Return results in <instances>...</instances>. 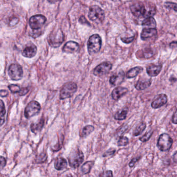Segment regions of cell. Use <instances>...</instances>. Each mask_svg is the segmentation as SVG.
<instances>
[{
	"instance_id": "cell-1",
	"label": "cell",
	"mask_w": 177,
	"mask_h": 177,
	"mask_svg": "<svg viewBox=\"0 0 177 177\" xmlns=\"http://www.w3.org/2000/svg\"><path fill=\"white\" fill-rule=\"evenodd\" d=\"M130 10L132 14L137 17H152L155 14V8H150L146 9L145 5L142 2H138L133 4L130 6Z\"/></svg>"
},
{
	"instance_id": "cell-2",
	"label": "cell",
	"mask_w": 177,
	"mask_h": 177,
	"mask_svg": "<svg viewBox=\"0 0 177 177\" xmlns=\"http://www.w3.org/2000/svg\"><path fill=\"white\" fill-rule=\"evenodd\" d=\"M101 38L98 34H95L89 37L87 42V49L90 55L97 54L101 49Z\"/></svg>"
},
{
	"instance_id": "cell-3",
	"label": "cell",
	"mask_w": 177,
	"mask_h": 177,
	"mask_svg": "<svg viewBox=\"0 0 177 177\" xmlns=\"http://www.w3.org/2000/svg\"><path fill=\"white\" fill-rule=\"evenodd\" d=\"M64 41L63 32L60 29L54 30L48 37V43L52 47L57 48L61 45Z\"/></svg>"
},
{
	"instance_id": "cell-4",
	"label": "cell",
	"mask_w": 177,
	"mask_h": 177,
	"mask_svg": "<svg viewBox=\"0 0 177 177\" xmlns=\"http://www.w3.org/2000/svg\"><path fill=\"white\" fill-rule=\"evenodd\" d=\"M104 11L97 5L91 6L88 13V18L92 22L96 23H101L105 19Z\"/></svg>"
},
{
	"instance_id": "cell-5",
	"label": "cell",
	"mask_w": 177,
	"mask_h": 177,
	"mask_svg": "<svg viewBox=\"0 0 177 177\" xmlns=\"http://www.w3.org/2000/svg\"><path fill=\"white\" fill-rule=\"evenodd\" d=\"M77 89V85L73 82H68L62 87L60 92V100H65L72 97Z\"/></svg>"
},
{
	"instance_id": "cell-6",
	"label": "cell",
	"mask_w": 177,
	"mask_h": 177,
	"mask_svg": "<svg viewBox=\"0 0 177 177\" xmlns=\"http://www.w3.org/2000/svg\"><path fill=\"white\" fill-rule=\"evenodd\" d=\"M173 143V139L168 134L164 133L160 136L157 146L160 151H167L171 148Z\"/></svg>"
},
{
	"instance_id": "cell-7",
	"label": "cell",
	"mask_w": 177,
	"mask_h": 177,
	"mask_svg": "<svg viewBox=\"0 0 177 177\" xmlns=\"http://www.w3.org/2000/svg\"><path fill=\"white\" fill-rule=\"evenodd\" d=\"M8 74L12 80L18 81L22 78L23 69L18 64H12L8 69Z\"/></svg>"
},
{
	"instance_id": "cell-8",
	"label": "cell",
	"mask_w": 177,
	"mask_h": 177,
	"mask_svg": "<svg viewBox=\"0 0 177 177\" xmlns=\"http://www.w3.org/2000/svg\"><path fill=\"white\" fill-rule=\"evenodd\" d=\"M41 108V105L39 102L34 100L31 101L25 108V117L27 119H30L36 116L40 113Z\"/></svg>"
},
{
	"instance_id": "cell-9",
	"label": "cell",
	"mask_w": 177,
	"mask_h": 177,
	"mask_svg": "<svg viewBox=\"0 0 177 177\" xmlns=\"http://www.w3.org/2000/svg\"><path fill=\"white\" fill-rule=\"evenodd\" d=\"M68 160L70 166L73 168H77L83 162V153L80 150H76L70 155Z\"/></svg>"
},
{
	"instance_id": "cell-10",
	"label": "cell",
	"mask_w": 177,
	"mask_h": 177,
	"mask_svg": "<svg viewBox=\"0 0 177 177\" xmlns=\"http://www.w3.org/2000/svg\"><path fill=\"white\" fill-rule=\"evenodd\" d=\"M46 21V17L42 15H37L31 17L29 21L30 28L34 30L40 29Z\"/></svg>"
},
{
	"instance_id": "cell-11",
	"label": "cell",
	"mask_w": 177,
	"mask_h": 177,
	"mask_svg": "<svg viewBox=\"0 0 177 177\" xmlns=\"http://www.w3.org/2000/svg\"><path fill=\"white\" fill-rule=\"evenodd\" d=\"M112 64L109 62H105L96 67L94 70V75L101 77L108 74L111 71Z\"/></svg>"
},
{
	"instance_id": "cell-12",
	"label": "cell",
	"mask_w": 177,
	"mask_h": 177,
	"mask_svg": "<svg viewBox=\"0 0 177 177\" xmlns=\"http://www.w3.org/2000/svg\"><path fill=\"white\" fill-rule=\"evenodd\" d=\"M168 97L165 94H160L155 96L151 103V107L154 109H158L166 104Z\"/></svg>"
},
{
	"instance_id": "cell-13",
	"label": "cell",
	"mask_w": 177,
	"mask_h": 177,
	"mask_svg": "<svg viewBox=\"0 0 177 177\" xmlns=\"http://www.w3.org/2000/svg\"><path fill=\"white\" fill-rule=\"evenodd\" d=\"M80 49L79 44L74 41H69L62 48V51L66 54H73L77 53Z\"/></svg>"
},
{
	"instance_id": "cell-14",
	"label": "cell",
	"mask_w": 177,
	"mask_h": 177,
	"mask_svg": "<svg viewBox=\"0 0 177 177\" xmlns=\"http://www.w3.org/2000/svg\"><path fill=\"white\" fill-rule=\"evenodd\" d=\"M162 69V65L150 64L146 68V72L149 76L155 77L160 73Z\"/></svg>"
},
{
	"instance_id": "cell-15",
	"label": "cell",
	"mask_w": 177,
	"mask_h": 177,
	"mask_svg": "<svg viewBox=\"0 0 177 177\" xmlns=\"http://www.w3.org/2000/svg\"><path fill=\"white\" fill-rule=\"evenodd\" d=\"M37 53V48L34 44H30L26 47L22 51L23 57L28 58H31L36 56Z\"/></svg>"
},
{
	"instance_id": "cell-16",
	"label": "cell",
	"mask_w": 177,
	"mask_h": 177,
	"mask_svg": "<svg viewBox=\"0 0 177 177\" xmlns=\"http://www.w3.org/2000/svg\"><path fill=\"white\" fill-rule=\"evenodd\" d=\"M128 92V90L127 88L122 86H118L113 90L111 95L114 100H117L124 95H125Z\"/></svg>"
},
{
	"instance_id": "cell-17",
	"label": "cell",
	"mask_w": 177,
	"mask_h": 177,
	"mask_svg": "<svg viewBox=\"0 0 177 177\" xmlns=\"http://www.w3.org/2000/svg\"><path fill=\"white\" fill-rule=\"evenodd\" d=\"M157 34V30L155 28H145L142 30L141 33V39L146 40Z\"/></svg>"
},
{
	"instance_id": "cell-18",
	"label": "cell",
	"mask_w": 177,
	"mask_h": 177,
	"mask_svg": "<svg viewBox=\"0 0 177 177\" xmlns=\"http://www.w3.org/2000/svg\"><path fill=\"white\" fill-rule=\"evenodd\" d=\"M152 82L151 79L141 78L136 82L135 87L138 90H143L151 86Z\"/></svg>"
},
{
	"instance_id": "cell-19",
	"label": "cell",
	"mask_w": 177,
	"mask_h": 177,
	"mask_svg": "<svg viewBox=\"0 0 177 177\" xmlns=\"http://www.w3.org/2000/svg\"><path fill=\"white\" fill-rule=\"evenodd\" d=\"M124 76L125 74L123 71H120L118 74H114L110 78V83L113 86L117 85V84L119 83H120L123 80Z\"/></svg>"
},
{
	"instance_id": "cell-20",
	"label": "cell",
	"mask_w": 177,
	"mask_h": 177,
	"mask_svg": "<svg viewBox=\"0 0 177 177\" xmlns=\"http://www.w3.org/2000/svg\"><path fill=\"white\" fill-rule=\"evenodd\" d=\"M143 71V68L141 66H136L135 68H133L127 72L126 74V77L127 78H133L136 77L139 74L142 72Z\"/></svg>"
},
{
	"instance_id": "cell-21",
	"label": "cell",
	"mask_w": 177,
	"mask_h": 177,
	"mask_svg": "<svg viewBox=\"0 0 177 177\" xmlns=\"http://www.w3.org/2000/svg\"><path fill=\"white\" fill-rule=\"evenodd\" d=\"M67 165L66 161L63 157H59L56 159L54 163L55 168L58 170H61L66 168Z\"/></svg>"
},
{
	"instance_id": "cell-22",
	"label": "cell",
	"mask_w": 177,
	"mask_h": 177,
	"mask_svg": "<svg viewBox=\"0 0 177 177\" xmlns=\"http://www.w3.org/2000/svg\"><path fill=\"white\" fill-rule=\"evenodd\" d=\"M128 112V108L126 107V108H123L116 113L114 115V119L116 120H119V121L125 120V119L126 118L127 114Z\"/></svg>"
},
{
	"instance_id": "cell-23",
	"label": "cell",
	"mask_w": 177,
	"mask_h": 177,
	"mask_svg": "<svg viewBox=\"0 0 177 177\" xmlns=\"http://www.w3.org/2000/svg\"><path fill=\"white\" fill-rule=\"evenodd\" d=\"M44 124V119H41L37 123H32L31 125V131L34 133H37L41 131Z\"/></svg>"
},
{
	"instance_id": "cell-24",
	"label": "cell",
	"mask_w": 177,
	"mask_h": 177,
	"mask_svg": "<svg viewBox=\"0 0 177 177\" xmlns=\"http://www.w3.org/2000/svg\"><path fill=\"white\" fill-rule=\"evenodd\" d=\"M142 25L144 26H148L149 28H155L156 22L152 17H147L142 22Z\"/></svg>"
},
{
	"instance_id": "cell-25",
	"label": "cell",
	"mask_w": 177,
	"mask_h": 177,
	"mask_svg": "<svg viewBox=\"0 0 177 177\" xmlns=\"http://www.w3.org/2000/svg\"><path fill=\"white\" fill-rule=\"evenodd\" d=\"M146 127V123L144 122H141L135 127V129L133 132V135L134 136H138L141 134L143 131H145Z\"/></svg>"
},
{
	"instance_id": "cell-26",
	"label": "cell",
	"mask_w": 177,
	"mask_h": 177,
	"mask_svg": "<svg viewBox=\"0 0 177 177\" xmlns=\"http://www.w3.org/2000/svg\"><path fill=\"white\" fill-rule=\"evenodd\" d=\"M94 164L93 161H88L86 162L82 165L81 167V171L83 174H87L91 171V169L92 168Z\"/></svg>"
},
{
	"instance_id": "cell-27",
	"label": "cell",
	"mask_w": 177,
	"mask_h": 177,
	"mask_svg": "<svg viewBox=\"0 0 177 177\" xmlns=\"http://www.w3.org/2000/svg\"><path fill=\"white\" fill-rule=\"evenodd\" d=\"M0 109H1V114H0L1 125L2 126L5 122V116L6 114L5 107L2 100H1L0 101Z\"/></svg>"
},
{
	"instance_id": "cell-28",
	"label": "cell",
	"mask_w": 177,
	"mask_h": 177,
	"mask_svg": "<svg viewBox=\"0 0 177 177\" xmlns=\"http://www.w3.org/2000/svg\"><path fill=\"white\" fill-rule=\"evenodd\" d=\"M94 127L92 125H87L83 128L82 130V137H85L89 135V134L94 131Z\"/></svg>"
},
{
	"instance_id": "cell-29",
	"label": "cell",
	"mask_w": 177,
	"mask_h": 177,
	"mask_svg": "<svg viewBox=\"0 0 177 177\" xmlns=\"http://www.w3.org/2000/svg\"><path fill=\"white\" fill-rule=\"evenodd\" d=\"M153 133V130H152V129L150 130L149 131L147 132L144 135L142 136V137H140L139 140L141 142H147V141L149 140L150 138H151V136L152 135Z\"/></svg>"
},
{
	"instance_id": "cell-30",
	"label": "cell",
	"mask_w": 177,
	"mask_h": 177,
	"mask_svg": "<svg viewBox=\"0 0 177 177\" xmlns=\"http://www.w3.org/2000/svg\"><path fill=\"white\" fill-rule=\"evenodd\" d=\"M129 143V139L125 136H121L117 142V145L119 146H125Z\"/></svg>"
},
{
	"instance_id": "cell-31",
	"label": "cell",
	"mask_w": 177,
	"mask_h": 177,
	"mask_svg": "<svg viewBox=\"0 0 177 177\" xmlns=\"http://www.w3.org/2000/svg\"><path fill=\"white\" fill-rule=\"evenodd\" d=\"M164 5L167 8L173 9L174 11L177 12V3L167 2H165L164 3Z\"/></svg>"
},
{
	"instance_id": "cell-32",
	"label": "cell",
	"mask_w": 177,
	"mask_h": 177,
	"mask_svg": "<svg viewBox=\"0 0 177 177\" xmlns=\"http://www.w3.org/2000/svg\"><path fill=\"white\" fill-rule=\"evenodd\" d=\"M8 88H9V90L11 91V92L12 93H19L21 90V88H20V86H19L18 85H14V84L9 85Z\"/></svg>"
},
{
	"instance_id": "cell-33",
	"label": "cell",
	"mask_w": 177,
	"mask_h": 177,
	"mask_svg": "<svg viewBox=\"0 0 177 177\" xmlns=\"http://www.w3.org/2000/svg\"><path fill=\"white\" fill-rule=\"evenodd\" d=\"M19 21V19L17 17H12L10 19L8 22V26H14L18 24Z\"/></svg>"
},
{
	"instance_id": "cell-34",
	"label": "cell",
	"mask_w": 177,
	"mask_h": 177,
	"mask_svg": "<svg viewBox=\"0 0 177 177\" xmlns=\"http://www.w3.org/2000/svg\"><path fill=\"white\" fill-rule=\"evenodd\" d=\"M47 160V155L45 153H42L37 157V163H41L45 162Z\"/></svg>"
},
{
	"instance_id": "cell-35",
	"label": "cell",
	"mask_w": 177,
	"mask_h": 177,
	"mask_svg": "<svg viewBox=\"0 0 177 177\" xmlns=\"http://www.w3.org/2000/svg\"><path fill=\"white\" fill-rule=\"evenodd\" d=\"M99 177H113L112 171L111 170L103 171L99 175Z\"/></svg>"
},
{
	"instance_id": "cell-36",
	"label": "cell",
	"mask_w": 177,
	"mask_h": 177,
	"mask_svg": "<svg viewBox=\"0 0 177 177\" xmlns=\"http://www.w3.org/2000/svg\"><path fill=\"white\" fill-rule=\"evenodd\" d=\"M134 39H135V36H133L130 37H123V38L122 37L121 40L124 43L130 44L134 41Z\"/></svg>"
},
{
	"instance_id": "cell-37",
	"label": "cell",
	"mask_w": 177,
	"mask_h": 177,
	"mask_svg": "<svg viewBox=\"0 0 177 177\" xmlns=\"http://www.w3.org/2000/svg\"><path fill=\"white\" fill-rule=\"evenodd\" d=\"M115 152H116V150L113 149H110L108 151H106V152L103 154V156L104 157H106V156H112L115 153Z\"/></svg>"
},
{
	"instance_id": "cell-38",
	"label": "cell",
	"mask_w": 177,
	"mask_h": 177,
	"mask_svg": "<svg viewBox=\"0 0 177 177\" xmlns=\"http://www.w3.org/2000/svg\"><path fill=\"white\" fill-rule=\"evenodd\" d=\"M79 22H80L81 23L83 24V25H88V26H90V23H89V22L87 21L86 19L85 18V17H84V16H82L80 18V19H79Z\"/></svg>"
},
{
	"instance_id": "cell-39",
	"label": "cell",
	"mask_w": 177,
	"mask_h": 177,
	"mask_svg": "<svg viewBox=\"0 0 177 177\" xmlns=\"http://www.w3.org/2000/svg\"><path fill=\"white\" fill-rule=\"evenodd\" d=\"M29 88H22L20 90V92H19V95L20 96L25 95V94H26L29 92Z\"/></svg>"
},
{
	"instance_id": "cell-40",
	"label": "cell",
	"mask_w": 177,
	"mask_h": 177,
	"mask_svg": "<svg viewBox=\"0 0 177 177\" xmlns=\"http://www.w3.org/2000/svg\"><path fill=\"white\" fill-rule=\"evenodd\" d=\"M139 159H140V157H135V158L133 159L129 164V166H130V167H134L135 165V163L139 160Z\"/></svg>"
},
{
	"instance_id": "cell-41",
	"label": "cell",
	"mask_w": 177,
	"mask_h": 177,
	"mask_svg": "<svg viewBox=\"0 0 177 177\" xmlns=\"http://www.w3.org/2000/svg\"><path fill=\"white\" fill-rule=\"evenodd\" d=\"M6 159H5L4 157L3 156L1 157V170H2L3 167H4L6 165Z\"/></svg>"
},
{
	"instance_id": "cell-42",
	"label": "cell",
	"mask_w": 177,
	"mask_h": 177,
	"mask_svg": "<svg viewBox=\"0 0 177 177\" xmlns=\"http://www.w3.org/2000/svg\"><path fill=\"white\" fill-rule=\"evenodd\" d=\"M172 122L174 124H177V110H176V112L174 113V114L173 116L172 117Z\"/></svg>"
},
{
	"instance_id": "cell-43",
	"label": "cell",
	"mask_w": 177,
	"mask_h": 177,
	"mask_svg": "<svg viewBox=\"0 0 177 177\" xmlns=\"http://www.w3.org/2000/svg\"><path fill=\"white\" fill-rule=\"evenodd\" d=\"M1 96L2 97H6V96H7L8 93L7 91L4 90H1Z\"/></svg>"
},
{
	"instance_id": "cell-44",
	"label": "cell",
	"mask_w": 177,
	"mask_h": 177,
	"mask_svg": "<svg viewBox=\"0 0 177 177\" xmlns=\"http://www.w3.org/2000/svg\"><path fill=\"white\" fill-rule=\"evenodd\" d=\"M173 161H174L175 163L177 164V151H176V152L175 153L174 155H173Z\"/></svg>"
},
{
	"instance_id": "cell-45",
	"label": "cell",
	"mask_w": 177,
	"mask_h": 177,
	"mask_svg": "<svg viewBox=\"0 0 177 177\" xmlns=\"http://www.w3.org/2000/svg\"><path fill=\"white\" fill-rule=\"evenodd\" d=\"M170 47H171V48H174V47H177V42H171L170 44Z\"/></svg>"
},
{
	"instance_id": "cell-46",
	"label": "cell",
	"mask_w": 177,
	"mask_h": 177,
	"mask_svg": "<svg viewBox=\"0 0 177 177\" xmlns=\"http://www.w3.org/2000/svg\"><path fill=\"white\" fill-rule=\"evenodd\" d=\"M60 0H47V1L49 2V3H51V4H54V3H56L57 2L59 1Z\"/></svg>"
},
{
	"instance_id": "cell-47",
	"label": "cell",
	"mask_w": 177,
	"mask_h": 177,
	"mask_svg": "<svg viewBox=\"0 0 177 177\" xmlns=\"http://www.w3.org/2000/svg\"><path fill=\"white\" fill-rule=\"evenodd\" d=\"M63 177H73V176L72 175L70 174H67L66 175H65V176Z\"/></svg>"
}]
</instances>
